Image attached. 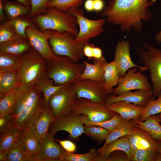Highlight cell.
Here are the masks:
<instances>
[{"mask_svg": "<svg viewBox=\"0 0 161 161\" xmlns=\"http://www.w3.org/2000/svg\"><path fill=\"white\" fill-rule=\"evenodd\" d=\"M0 116L10 113L16 99L15 89L6 95L0 94Z\"/></svg>", "mask_w": 161, "mask_h": 161, "instance_id": "74e56055", "label": "cell"}, {"mask_svg": "<svg viewBox=\"0 0 161 161\" xmlns=\"http://www.w3.org/2000/svg\"><path fill=\"white\" fill-rule=\"evenodd\" d=\"M117 150L125 152L130 161H131L134 151L130 144L127 135L121 137L110 142L104 147H101L99 148L97 151L99 154L101 156L108 157L111 153Z\"/></svg>", "mask_w": 161, "mask_h": 161, "instance_id": "603a6c76", "label": "cell"}, {"mask_svg": "<svg viewBox=\"0 0 161 161\" xmlns=\"http://www.w3.org/2000/svg\"><path fill=\"white\" fill-rule=\"evenodd\" d=\"M157 117H158V118L160 119V122H161V112L159 114V115H158Z\"/></svg>", "mask_w": 161, "mask_h": 161, "instance_id": "6f0895ef", "label": "cell"}, {"mask_svg": "<svg viewBox=\"0 0 161 161\" xmlns=\"http://www.w3.org/2000/svg\"><path fill=\"white\" fill-rule=\"evenodd\" d=\"M52 31V30H47L42 32L34 26H29L25 30L32 47L46 60L51 58L55 54L48 40Z\"/></svg>", "mask_w": 161, "mask_h": 161, "instance_id": "5bb4252c", "label": "cell"}, {"mask_svg": "<svg viewBox=\"0 0 161 161\" xmlns=\"http://www.w3.org/2000/svg\"><path fill=\"white\" fill-rule=\"evenodd\" d=\"M54 134H48L41 140L38 157L40 161H59L65 150L55 141Z\"/></svg>", "mask_w": 161, "mask_h": 161, "instance_id": "e0dca14e", "label": "cell"}, {"mask_svg": "<svg viewBox=\"0 0 161 161\" xmlns=\"http://www.w3.org/2000/svg\"><path fill=\"white\" fill-rule=\"evenodd\" d=\"M85 127L84 134L99 144L106 140L110 132L107 129L98 126L93 125Z\"/></svg>", "mask_w": 161, "mask_h": 161, "instance_id": "8d00e7d4", "label": "cell"}, {"mask_svg": "<svg viewBox=\"0 0 161 161\" xmlns=\"http://www.w3.org/2000/svg\"><path fill=\"white\" fill-rule=\"evenodd\" d=\"M156 114L149 116L143 121L132 120L135 125L147 132L154 138L161 140V124L160 121Z\"/></svg>", "mask_w": 161, "mask_h": 161, "instance_id": "484cf974", "label": "cell"}, {"mask_svg": "<svg viewBox=\"0 0 161 161\" xmlns=\"http://www.w3.org/2000/svg\"><path fill=\"white\" fill-rule=\"evenodd\" d=\"M21 64L20 56L0 51V72L18 70Z\"/></svg>", "mask_w": 161, "mask_h": 161, "instance_id": "836d02e7", "label": "cell"}, {"mask_svg": "<svg viewBox=\"0 0 161 161\" xmlns=\"http://www.w3.org/2000/svg\"><path fill=\"white\" fill-rule=\"evenodd\" d=\"M104 3L102 0H94V10L99 11L103 9Z\"/></svg>", "mask_w": 161, "mask_h": 161, "instance_id": "c3c4849f", "label": "cell"}, {"mask_svg": "<svg viewBox=\"0 0 161 161\" xmlns=\"http://www.w3.org/2000/svg\"><path fill=\"white\" fill-rule=\"evenodd\" d=\"M117 113L107 108L104 104L78 98L70 114H83L91 121L98 123L109 120Z\"/></svg>", "mask_w": 161, "mask_h": 161, "instance_id": "9c48e42d", "label": "cell"}, {"mask_svg": "<svg viewBox=\"0 0 161 161\" xmlns=\"http://www.w3.org/2000/svg\"><path fill=\"white\" fill-rule=\"evenodd\" d=\"M51 0H31V8L29 16L32 17L44 12Z\"/></svg>", "mask_w": 161, "mask_h": 161, "instance_id": "7bdbcfd3", "label": "cell"}, {"mask_svg": "<svg viewBox=\"0 0 161 161\" xmlns=\"http://www.w3.org/2000/svg\"><path fill=\"white\" fill-rule=\"evenodd\" d=\"M9 20L15 31L16 35L25 39H28L25 32L26 28L30 26H36L29 15L20 16Z\"/></svg>", "mask_w": 161, "mask_h": 161, "instance_id": "e575fe53", "label": "cell"}, {"mask_svg": "<svg viewBox=\"0 0 161 161\" xmlns=\"http://www.w3.org/2000/svg\"><path fill=\"white\" fill-rule=\"evenodd\" d=\"M136 51L139 58L138 62L148 68L154 99L161 91V50L146 43L138 47Z\"/></svg>", "mask_w": 161, "mask_h": 161, "instance_id": "8992f818", "label": "cell"}, {"mask_svg": "<svg viewBox=\"0 0 161 161\" xmlns=\"http://www.w3.org/2000/svg\"><path fill=\"white\" fill-rule=\"evenodd\" d=\"M59 161H109L108 157L100 156L95 148L83 154H76L65 151L59 158Z\"/></svg>", "mask_w": 161, "mask_h": 161, "instance_id": "4316f807", "label": "cell"}, {"mask_svg": "<svg viewBox=\"0 0 161 161\" xmlns=\"http://www.w3.org/2000/svg\"><path fill=\"white\" fill-rule=\"evenodd\" d=\"M54 119L50 107L45 104L34 124L29 129L41 140L48 134L49 127Z\"/></svg>", "mask_w": 161, "mask_h": 161, "instance_id": "ffe728a7", "label": "cell"}, {"mask_svg": "<svg viewBox=\"0 0 161 161\" xmlns=\"http://www.w3.org/2000/svg\"><path fill=\"white\" fill-rule=\"evenodd\" d=\"M155 39L158 44L161 43V30L155 35Z\"/></svg>", "mask_w": 161, "mask_h": 161, "instance_id": "db71d44e", "label": "cell"}, {"mask_svg": "<svg viewBox=\"0 0 161 161\" xmlns=\"http://www.w3.org/2000/svg\"><path fill=\"white\" fill-rule=\"evenodd\" d=\"M6 161H35L19 141L5 153Z\"/></svg>", "mask_w": 161, "mask_h": 161, "instance_id": "1f68e13d", "label": "cell"}, {"mask_svg": "<svg viewBox=\"0 0 161 161\" xmlns=\"http://www.w3.org/2000/svg\"><path fill=\"white\" fill-rule=\"evenodd\" d=\"M80 115L69 114L55 118L49 127L48 134L55 135L58 131H64L68 132L72 139L78 140L85 132Z\"/></svg>", "mask_w": 161, "mask_h": 161, "instance_id": "4fadbf2b", "label": "cell"}, {"mask_svg": "<svg viewBox=\"0 0 161 161\" xmlns=\"http://www.w3.org/2000/svg\"><path fill=\"white\" fill-rule=\"evenodd\" d=\"M78 98L72 83L64 86L52 95L48 104L55 118L70 114Z\"/></svg>", "mask_w": 161, "mask_h": 161, "instance_id": "30bf717a", "label": "cell"}, {"mask_svg": "<svg viewBox=\"0 0 161 161\" xmlns=\"http://www.w3.org/2000/svg\"><path fill=\"white\" fill-rule=\"evenodd\" d=\"M21 130L12 126L2 134H0V152L5 153L18 142Z\"/></svg>", "mask_w": 161, "mask_h": 161, "instance_id": "f546056e", "label": "cell"}, {"mask_svg": "<svg viewBox=\"0 0 161 161\" xmlns=\"http://www.w3.org/2000/svg\"><path fill=\"white\" fill-rule=\"evenodd\" d=\"M104 83L90 79L78 78L72 84L78 98H85L105 104L109 94L104 89Z\"/></svg>", "mask_w": 161, "mask_h": 161, "instance_id": "7c38bea8", "label": "cell"}, {"mask_svg": "<svg viewBox=\"0 0 161 161\" xmlns=\"http://www.w3.org/2000/svg\"><path fill=\"white\" fill-rule=\"evenodd\" d=\"M31 18L36 26L42 32L47 30L60 32L67 31L75 37L79 32L76 17L71 13L55 7H48L44 13Z\"/></svg>", "mask_w": 161, "mask_h": 161, "instance_id": "277c9868", "label": "cell"}, {"mask_svg": "<svg viewBox=\"0 0 161 161\" xmlns=\"http://www.w3.org/2000/svg\"><path fill=\"white\" fill-rule=\"evenodd\" d=\"M95 46L92 44L89 43L84 46L83 49L84 55L88 58L89 60L93 58V49Z\"/></svg>", "mask_w": 161, "mask_h": 161, "instance_id": "7dc6e473", "label": "cell"}, {"mask_svg": "<svg viewBox=\"0 0 161 161\" xmlns=\"http://www.w3.org/2000/svg\"><path fill=\"white\" fill-rule=\"evenodd\" d=\"M157 140L158 143V149L157 151L160 153L161 155V140Z\"/></svg>", "mask_w": 161, "mask_h": 161, "instance_id": "9f6ffc18", "label": "cell"}, {"mask_svg": "<svg viewBox=\"0 0 161 161\" xmlns=\"http://www.w3.org/2000/svg\"><path fill=\"white\" fill-rule=\"evenodd\" d=\"M18 70L0 72V94L4 95L20 85L18 81Z\"/></svg>", "mask_w": 161, "mask_h": 161, "instance_id": "f1b7e54d", "label": "cell"}, {"mask_svg": "<svg viewBox=\"0 0 161 161\" xmlns=\"http://www.w3.org/2000/svg\"><path fill=\"white\" fill-rule=\"evenodd\" d=\"M15 90L16 101L10 113L13 125L21 131L29 129L45 104L42 93L34 83L19 85Z\"/></svg>", "mask_w": 161, "mask_h": 161, "instance_id": "7a4b0ae2", "label": "cell"}, {"mask_svg": "<svg viewBox=\"0 0 161 161\" xmlns=\"http://www.w3.org/2000/svg\"><path fill=\"white\" fill-rule=\"evenodd\" d=\"M104 89L108 94H111L114 87L117 86L120 78V70L116 62L113 60L106 62L105 66Z\"/></svg>", "mask_w": 161, "mask_h": 161, "instance_id": "d4e9b609", "label": "cell"}, {"mask_svg": "<svg viewBox=\"0 0 161 161\" xmlns=\"http://www.w3.org/2000/svg\"><path fill=\"white\" fill-rule=\"evenodd\" d=\"M83 0H51L47 5V8L55 7L58 10L66 11L71 8H79L81 6Z\"/></svg>", "mask_w": 161, "mask_h": 161, "instance_id": "60d3db41", "label": "cell"}, {"mask_svg": "<svg viewBox=\"0 0 161 161\" xmlns=\"http://www.w3.org/2000/svg\"><path fill=\"white\" fill-rule=\"evenodd\" d=\"M75 37L69 32H60L52 30L48 40L55 55L67 56L74 62L79 63L84 56L85 45L76 41Z\"/></svg>", "mask_w": 161, "mask_h": 161, "instance_id": "52a82bcc", "label": "cell"}, {"mask_svg": "<svg viewBox=\"0 0 161 161\" xmlns=\"http://www.w3.org/2000/svg\"><path fill=\"white\" fill-rule=\"evenodd\" d=\"M35 84L37 88L43 93L46 105H48L49 99L52 95L65 86L55 85L53 80L46 76L38 81Z\"/></svg>", "mask_w": 161, "mask_h": 161, "instance_id": "d6a6232c", "label": "cell"}, {"mask_svg": "<svg viewBox=\"0 0 161 161\" xmlns=\"http://www.w3.org/2000/svg\"><path fill=\"white\" fill-rule=\"evenodd\" d=\"M6 18V16L3 10L2 2L0 0V21L3 22L7 20Z\"/></svg>", "mask_w": 161, "mask_h": 161, "instance_id": "816d5d0a", "label": "cell"}, {"mask_svg": "<svg viewBox=\"0 0 161 161\" xmlns=\"http://www.w3.org/2000/svg\"><path fill=\"white\" fill-rule=\"evenodd\" d=\"M94 0H87L85 2L84 6L86 9L89 11L94 10Z\"/></svg>", "mask_w": 161, "mask_h": 161, "instance_id": "f907efd6", "label": "cell"}, {"mask_svg": "<svg viewBox=\"0 0 161 161\" xmlns=\"http://www.w3.org/2000/svg\"><path fill=\"white\" fill-rule=\"evenodd\" d=\"M130 45L129 41L123 39L118 41L115 48L113 60L117 64L120 70V77H123L127 71L133 67H137L142 72L148 69V67L136 65L130 55Z\"/></svg>", "mask_w": 161, "mask_h": 161, "instance_id": "9a60e30c", "label": "cell"}, {"mask_svg": "<svg viewBox=\"0 0 161 161\" xmlns=\"http://www.w3.org/2000/svg\"><path fill=\"white\" fill-rule=\"evenodd\" d=\"M59 143L60 144L66 151L71 153L76 151L77 147L75 143L69 140H60L54 139Z\"/></svg>", "mask_w": 161, "mask_h": 161, "instance_id": "bcb514c9", "label": "cell"}, {"mask_svg": "<svg viewBox=\"0 0 161 161\" xmlns=\"http://www.w3.org/2000/svg\"><path fill=\"white\" fill-rule=\"evenodd\" d=\"M46 61L45 76L52 79L57 86L72 83L79 78L85 68L83 63L75 62L65 56L55 54Z\"/></svg>", "mask_w": 161, "mask_h": 161, "instance_id": "3957f363", "label": "cell"}, {"mask_svg": "<svg viewBox=\"0 0 161 161\" xmlns=\"http://www.w3.org/2000/svg\"><path fill=\"white\" fill-rule=\"evenodd\" d=\"M134 151L140 149L157 151V140L143 129L134 124L132 134L127 135Z\"/></svg>", "mask_w": 161, "mask_h": 161, "instance_id": "2e32d148", "label": "cell"}, {"mask_svg": "<svg viewBox=\"0 0 161 161\" xmlns=\"http://www.w3.org/2000/svg\"><path fill=\"white\" fill-rule=\"evenodd\" d=\"M155 0H110L100 14L113 25L119 26L121 31L128 33L134 30L141 32L143 23L152 17L148 7Z\"/></svg>", "mask_w": 161, "mask_h": 161, "instance_id": "6da1fadb", "label": "cell"}, {"mask_svg": "<svg viewBox=\"0 0 161 161\" xmlns=\"http://www.w3.org/2000/svg\"><path fill=\"white\" fill-rule=\"evenodd\" d=\"M93 55L94 59H100L104 57L102 49L100 48L95 46L93 49Z\"/></svg>", "mask_w": 161, "mask_h": 161, "instance_id": "681fc988", "label": "cell"}, {"mask_svg": "<svg viewBox=\"0 0 161 161\" xmlns=\"http://www.w3.org/2000/svg\"><path fill=\"white\" fill-rule=\"evenodd\" d=\"M152 97V89L148 90L137 89L134 92L129 91L117 96L110 94L106 98L105 105L114 101L123 100L143 107Z\"/></svg>", "mask_w": 161, "mask_h": 161, "instance_id": "d6986e66", "label": "cell"}, {"mask_svg": "<svg viewBox=\"0 0 161 161\" xmlns=\"http://www.w3.org/2000/svg\"><path fill=\"white\" fill-rule=\"evenodd\" d=\"M0 161H6V158L4 153L0 152Z\"/></svg>", "mask_w": 161, "mask_h": 161, "instance_id": "11a10c76", "label": "cell"}, {"mask_svg": "<svg viewBox=\"0 0 161 161\" xmlns=\"http://www.w3.org/2000/svg\"><path fill=\"white\" fill-rule=\"evenodd\" d=\"M32 47L28 39L16 35L10 39L0 43V51L20 56Z\"/></svg>", "mask_w": 161, "mask_h": 161, "instance_id": "7402d4cb", "label": "cell"}, {"mask_svg": "<svg viewBox=\"0 0 161 161\" xmlns=\"http://www.w3.org/2000/svg\"><path fill=\"white\" fill-rule=\"evenodd\" d=\"M131 161H161V155L157 151L140 149L134 152Z\"/></svg>", "mask_w": 161, "mask_h": 161, "instance_id": "ab89813d", "label": "cell"}, {"mask_svg": "<svg viewBox=\"0 0 161 161\" xmlns=\"http://www.w3.org/2000/svg\"><path fill=\"white\" fill-rule=\"evenodd\" d=\"M20 67L18 76L19 85L35 83L45 76L47 61L32 47L21 55Z\"/></svg>", "mask_w": 161, "mask_h": 161, "instance_id": "5b68a950", "label": "cell"}, {"mask_svg": "<svg viewBox=\"0 0 161 161\" xmlns=\"http://www.w3.org/2000/svg\"><path fill=\"white\" fill-rule=\"evenodd\" d=\"M157 98L154 100L153 97L143 106L146 108L145 112L140 117L138 120L143 121L148 117L160 113L161 112V91L157 94Z\"/></svg>", "mask_w": 161, "mask_h": 161, "instance_id": "f35d334b", "label": "cell"}, {"mask_svg": "<svg viewBox=\"0 0 161 161\" xmlns=\"http://www.w3.org/2000/svg\"><path fill=\"white\" fill-rule=\"evenodd\" d=\"M106 62L104 57L100 59H94L93 64L83 61L85 68L79 78L90 79L104 83V67Z\"/></svg>", "mask_w": 161, "mask_h": 161, "instance_id": "44dd1931", "label": "cell"}, {"mask_svg": "<svg viewBox=\"0 0 161 161\" xmlns=\"http://www.w3.org/2000/svg\"><path fill=\"white\" fill-rule=\"evenodd\" d=\"M16 35L10 21L7 19L0 24V43L7 41Z\"/></svg>", "mask_w": 161, "mask_h": 161, "instance_id": "b9f144b4", "label": "cell"}, {"mask_svg": "<svg viewBox=\"0 0 161 161\" xmlns=\"http://www.w3.org/2000/svg\"><path fill=\"white\" fill-rule=\"evenodd\" d=\"M1 1L4 13L9 20L20 16L30 14L31 8L18 1L3 0Z\"/></svg>", "mask_w": 161, "mask_h": 161, "instance_id": "83f0119b", "label": "cell"}, {"mask_svg": "<svg viewBox=\"0 0 161 161\" xmlns=\"http://www.w3.org/2000/svg\"><path fill=\"white\" fill-rule=\"evenodd\" d=\"M109 109L119 114L123 120H139L145 111V107L123 100L114 102L106 105Z\"/></svg>", "mask_w": 161, "mask_h": 161, "instance_id": "ac0fdd59", "label": "cell"}, {"mask_svg": "<svg viewBox=\"0 0 161 161\" xmlns=\"http://www.w3.org/2000/svg\"><path fill=\"white\" fill-rule=\"evenodd\" d=\"M26 151L35 160L40 161L38 154L40 150L41 140L30 129L21 131L19 138Z\"/></svg>", "mask_w": 161, "mask_h": 161, "instance_id": "cb8c5ba5", "label": "cell"}, {"mask_svg": "<svg viewBox=\"0 0 161 161\" xmlns=\"http://www.w3.org/2000/svg\"><path fill=\"white\" fill-rule=\"evenodd\" d=\"M108 157L110 161H130L127 154L120 150L113 151L110 154Z\"/></svg>", "mask_w": 161, "mask_h": 161, "instance_id": "f6af8a7d", "label": "cell"}, {"mask_svg": "<svg viewBox=\"0 0 161 161\" xmlns=\"http://www.w3.org/2000/svg\"><path fill=\"white\" fill-rule=\"evenodd\" d=\"M13 125L10 113L0 116V134H2Z\"/></svg>", "mask_w": 161, "mask_h": 161, "instance_id": "ee69618b", "label": "cell"}, {"mask_svg": "<svg viewBox=\"0 0 161 161\" xmlns=\"http://www.w3.org/2000/svg\"><path fill=\"white\" fill-rule=\"evenodd\" d=\"M134 124V122L132 120H123L115 130L109 132L102 147L121 137L132 134Z\"/></svg>", "mask_w": 161, "mask_h": 161, "instance_id": "4dcf8cb0", "label": "cell"}, {"mask_svg": "<svg viewBox=\"0 0 161 161\" xmlns=\"http://www.w3.org/2000/svg\"><path fill=\"white\" fill-rule=\"evenodd\" d=\"M137 67L129 69L123 77H120L117 86L114 88L112 95L117 96L125 92L133 90H150L151 83L147 76Z\"/></svg>", "mask_w": 161, "mask_h": 161, "instance_id": "8fae6325", "label": "cell"}, {"mask_svg": "<svg viewBox=\"0 0 161 161\" xmlns=\"http://www.w3.org/2000/svg\"><path fill=\"white\" fill-rule=\"evenodd\" d=\"M80 119L85 127L93 125L98 126L107 129L110 132L115 130L123 120L118 113L116 114L111 119L101 122H92L84 115H80Z\"/></svg>", "mask_w": 161, "mask_h": 161, "instance_id": "d590c367", "label": "cell"}, {"mask_svg": "<svg viewBox=\"0 0 161 161\" xmlns=\"http://www.w3.org/2000/svg\"><path fill=\"white\" fill-rule=\"evenodd\" d=\"M66 12L74 15L79 27L78 33L75 37L76 41L85 45L90 39L97 36L105 30L103 26L106 20L99 18L96 20L88 19L83 16V11L79 8H71Z\"/></svg>", "mask_w": 161, "mask_h": 161, "instance_id": "ba28073f", "label": "cell"}, {"mask_svg": "<svg viewBox=\"0 0 161 161\" xmlns=\"http://www.w3.org/2000/svg\"><path fill=\"white\" fill-rule=\"evenodd\" d=\"M2 1L3 0H0ZM21 3L25 6L31 8V0H16Z\"/></svg>", "mask_w": 161, "mask_h": 161, "instance_id": "f5cc1de1", "label": "cell"}]
</instances>
